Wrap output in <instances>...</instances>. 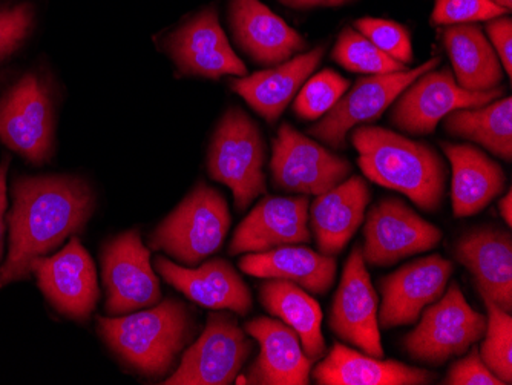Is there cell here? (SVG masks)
<instances>
[{"instance_id": "obj_1", "label": "cell", "mask_w": 512, "mask_h": 385, "mask_svg": "<svg viewBox=\"0 0 512 385\" xmlns=\"http://www.w3.org/2000/svg\"><path fill=\"white\" fill-rule=\"evenodd\" d=\"M96 198L88 183L73 175H22L13 185L8 212L10 247L0 267V289L25 280L31 264L46 257L68 237L83 231Z\"/></svg>"}, {"instance_id": "obj_2", "label": "cell", "mask_w": 512, "mask_h": 385, "mask_svg": "<svg viewBox=\"0 0 512 385\" xmlns=\"http://www.w3.org/2000/svg\"><path fill=\"white\" fill-rule=\"evenodd\" d=\"M352 143L359 168L376 185L407 195L427 212H436L444 203L447 165L427 143L379 126H356Z\"/></svg>"}, {"instance_id": "obj_3", "label": "cell", "mask_w": 512, "mask_h": 385, "mask_svg": "<svg viewBox=\"0 0 512 385\" xmlns=\"http://www.w3.org/2000/svg\"><path fill=\"white\" fill-rule=\"evenodd\" d=\"M106 344L123 361L148 376L168 373L194 332L188 307L181 301L165 300L142 312L117 318H99Z\"/></svg>"}, {"instance_id": "obj_4", "label": "cell", "mask_w": 512, "mask_h": 385, "mask_svg": "<svg viewBox=\"0 0 512 385\" xmlns=\"http://www.w3.org/2000/svg\"><path fill=\"white\" fill-rule=\"evenodd\" d=\"M229 228L226 198L217 189L200 183L158 224L151 235V247L184 266L194 267L223 246Z\"/></svg>"}, {"instance_id": "obj_5", "label": "cell", "mask_w": 512, "mask_h": 385, "mask_svg": "<svg viewBox=\"0 0 512 385\" xmlns=\"http://www.w3.org/2000/svg\"><path fill=\"white\" fill-rule=\"evenodd\" d=\"M266 146L256 123L240 108H230L215 129L207 171L232 191L238 211L266 192Z\"/></svg>"}, {"instance_id": "obj_6", "label": "cell", "mask_w": 512, "mask_h": 385, "mask_svg": "<svg viewBox=\"0 0 512 385\" xmlns=\"http://www.w3.org/2000/svg\"><path fill=\"white\" fill-rule=\"evenodd\" d=\"M486 316L476 312L454 281L436 303L430 304L421 323L405 336V352L414 361L440 366L460 356L483 338Z\"/></svg>"}, {"instance_id": "obj_7", "label": "cell", "mask_w": 512, "mask_h": 385, "mask_svg": "<svg viewBox=\"0 0 512 385\" xmlns=\"http://www.w3.org/2000/svg\"><path fill=\"white\" fill-rule=\"evenodd\" d=\"M54 106L50 88L37 74H23L0 97V142L42 166L54 151Z\"/></svg>"}, {"instance_id": "obj_8", "label": "cell", "mask_w": 512, "mask_h": 385, "mask_svg": "<svg viewBox=\"0 0 512 385\" xmlns=\"http://www.w3.org/2000/svg\"><path fill=\"white\" fill-rule=\"evenodd\" d=\"M252 350V341L240 329L234 316L223 312L211 313L197 343L186 350L177 372L163 384H232Z\"/></svg>"}, {"instance_id": "obj_9", "label": "cell", "mask_w": 512, "mask_h": 385, "mask_svg": "<svg viewBox=\"0 0 512 385\" xmlns=\"http://www.w3.org/2000/svg\"><path fill=\"white\" fill-rule=\"evenodd\" d=\"M439 63V57H434L414 70L361 77L355 86L309 129V134L332 148L341 149L345 145L348 132L356 126L378 120L410 83L437 68Z\"/></svg>"}, {"instance_id": "obj_10", "label": "cell", "mask_w": 512, "mask_h": 385, "mask_svg": "<svg viewBox=\"0 0 512 385\" xmlns=\"http://www.w3.org/2000/svg\"><path fill=\"white\" fill-rule=\"evenodd\" d=\"M503 96V89L485 93H471L457 85L454 74L448 68L428 71L394 100L390 112L391 125L411 135H427L434 132L440 120L450 112L462 108L488 105Z\"/></svg>"}, {"instance_id": "obj_11", "label": "cell", "mask_w": 512, "mask_h": 385, "mask_svg": "<svg viewBox=\"0 0 512 385\" xmlns=\"http://www.w3.org/2000/svg\"><path fill=\"white\" fill-rule=\"evenodd\" d=\"M270 169L279 191L319 195L342 183L352 165L283 123L273 142Z\"/></svg>"}, {"instance_id": "obj_12", "label": "cell", "mask_w": 512, "mask_h": 385, "mask_svg": "<svg viewBox=\"0 0 512 385\" xmlns=\"http://www.w3.org/2000/svg\"><path fill=\"white\" fill-rule=\"evenodd\" d=\"M364 240L365 261L373 266H391L434 249L442 240V232L404 201L385 197L368 212Z\"/></svg>"}, {"instance_id": "obj_13", "label": "cell", "mask_w": 512, "mask_h": 385, "mask_svg": "<svg viewBox=\"0 0 512 385\" xmlns=\"http://www.w3.org/2000/svg\"><path fill=\"white\" fill-rule=\"evenodd\" d=\"M106 312L128 315L158 304L160 283L151 267V255L137 231L114 238L103 252Z\"/></svg>"}, {"instance_id": "obj_14", "label": "cell", "mask_w": 512, "mask_h": 385, "mask_svg": "<svg viewBox=\"0 0 512 385\" xmlns=\"http://www.w3.org/2000/svg\"><path fill=\"white\" fill-rule=\"evenodd\" d=\"M31 274L46 300L69 320H88L99 300L96 267L79 238L71 237L62 251L37 258Z\"/></svg>"}, {"instance_id": "obj_15", "label": "cell", "mask_w": 512, "mask_h": 385, "mask_svg": "<svg viewBox=\"0 0 512 385\" xmlns=\"http://www.w3.org/2000/svg\"><path fill=\"white\" fill-rule=\"evenodd\" d=\"M330 329L365 355L384 358L378 323V295L365 267L362 247L356 246L345 263L341 284L330 310Z\"/></svg>"}, {"instance_id": "obj_16", "label": "cell", "mask_w": 512, "mask_h": 385, "mask_svg": "<svg viewBox=\"0 0 512 385\" xmlns=\"http://www.w3.org/2000/svg\"><path fill=\"white\" fill-rule=\"evenodd\" d=\"M166 50L178 70L186 76L220 79L247 76L243 60L230 47L217 11L207 8L166 39Z\"/></svg>"}, {"instance_id": "obj_17", "label": "cell", "mask_w": 512, "mask_h": 385, "mask_svg": "<svg viewBox=\"0 0 512 385\" xmlns=\"http://www.w3.org/2000/svg\"><path fill=\"white\" fill-rule=\"evenodd\" d=\"M453 274V263L442 255L419 258L382 278V306L378 323L382 329L416 323L422 310L436 303Z\"/></svg>"}, {"instance_id": "obj_18", "label": "cell", "mask_w": 512, "mask_h": 385, "mask_svg": "<svg viewBox=\"0 0 512 385\" xmlns=\"http://www.w3.org/2000/svg\"><path fill=\"white\" fill-rule=\"evenodd\" d=\"M309 198L266 197L235 231L229 254H255L287 244L310 243Z\"/></svg>"}, {"instance_id": "obj_19", "label": "cell", "mask_w": 512, "mask_h": 385, "mask_svg": "<svg viewBox=\"0 0 512 385\" xmlns=\"http://www.w3.org/2000/svg\"><path fill=\"white\" fill-rule=\"evenodd\" d=\"M244 332L260 344V355L250 366L246 384L307 385L315 361L306 355L295 330L283 321L260 316L244 324Z\"/></svg>"}, {"instance_id": "obj_20", "label": "cell", "mask_w": 512, "mask_h": 385, "mask_svg": "<svg viewBox=\"0 0 512 385\" xmlns=\"http://www.w3.org/2000/svg\"><path fill=\"white\" fill-rule=\"evenodd\" d=\"M229 24L238 47L260 65L276 66L306 50L301 34L261 0H232Z\"/></svg>"}, {"instance_id": "obj_21", "label": "cell", "mask_w": 512, "mask_h": 385, "mask_svg": "<svg viewBox=\"0 0 512 385\" xmlns=\"http://www.w3.org/2000/svg\"><path fill=\"white\" fill-rule=\"evenodd\" d=\"M154 266L166 283L200 306L230 310L238 315H247L252 309L249 287L226 260L217 258L197 269H188L168 258L157 257Z\"/></svg>"}, {"instance_id": "obj_22", "label": "cell", "mask_w": 512, "mask_h": 385, "mask_svg": "<svg viewBox=\"0 0 512 385\" xmlns=\"http://www.w3.org/2000/svg\"><path fill=\"white\" fill-rule=\"evenodd\" d=\"M454 257L470 270L480 297L490 298L511 313L512 240L509 232L488 226L465 232L454 247Z\"/></svg>"}, {"instance_id": "obj_23", "label": "cell", "mask_w": 512, "mask_h": 385, "mask_svg": "<svg viewBox=\"0 0 512 385\" xmlns=\"http://www.w3.org/2000/svg\"><path fill=\"white\" fill-rule=\"evenodd\" d=\"M370 197V188L359 175L316 195L310 209V223L322 255L335 257L344 251L364 221Z\"/></svg>"}, {"instance_id": "obj_24", "label": "cell", "mask_w": 512, "mask_h": 385, "mask_svg": "<svg viewBox=\"0 0 512 385\" xmlns=\"http://www.w3.org/2000/svg\"><path fill=\"white\" fill-rule=\"evenodd\" d=\"M313 378L319 385H425L433 384L437 375L336 343L313 370Z\"/></svg>"}, {"instance_id": "obj_25", "label": "cell", "mask_w": 512, "mask_h": 385, "mask_svg": "<svg viewBox=\"0 0 512 385\" xmlns=\"http://www.w3.org/2000/svg\"><path fill=\"white\" fill-rule=\"evenodd\" d=\"M322 56L324 47H318L270 70L238 77L230 82V86L267 122L275 123L302 85L315 73Z\"/></svg>"}, {"instance_id": "obj_26", "label": "cell", "mask_w": 512, "mask_h": 385, "mask_svg": "<svg viewBox=\"0 0 512 385\" xmlns=\"http://www.w3.org/2000/svg\"><path fill=\"white\" fill-rule=\"evenodd\" d=\"M240 269L250 277L292 281L313 295H325L335 284L338 263L335 257L309 247L287 244L247 254L240 260Z\"/></svg>"}, {"instance_id": "obj_27", "label": "cell", "mask_w": 512, "mask_h": 385, "mask_svg": "<svg viewBox=\"0 0 512 385\" xmlns=\"http://www.w3.org/2000/svg\"><path fill=\"white\" fill-rule=\"evenodd\" d=\"M442 148L453 168L454 217L480 214L505 189L506 175L502 166L473 145L444 143Z\"/></svg>"}, {"instance_id": "obj_28", "label": "cell", "mask_w": 512, "mask_h": 385, "mask_svg": "<svg viewBox=\"0 0 512 385\" xmlns=\"http://www.w3.org/2000/svg\"><path fill=\"white\" fill-rule=\"evenodd\" d=\"M442 39L460 88L471 93L499 88L503 79L502 63L482 28L476 24L448 25Z\"/></svg>"}, {"instance_id": "obj_29", "label": "cell", "mask_w": 512, "mask_h": 385, "mask_svg": "<svg viewBox=\"0 0 512 385\" xmlns=\"http://www.w3.org/2000/svg\"><path fill=\"white\" fill-rule=\"evenodd\" d=\"M261 303L270 315L295 330L310 359L322 358L325 339L322 335V310L318 301L292 281L270 278L261 286Z\"/></svg>"}, {"instance_id": "obj_30", "label": "cell", "mask_w": 512, "mask_h": 385, "mask_svg": "<svg viewBox=\"0 0 512 385\" xmlns=\"http://www.w3.org/2000/svg\"><path fill=\"white\" fill-rule=\"evenodd\" d=\"M448 134L479 143L505 162L512 160V99H497L477 108L450 112L444 119Z\"/></svg>"}, {"instance_id": "obj_31", "label": "cell", "mask_w": 512, "mask_h": 385, "mask_svg": "<svg viewBox=\"0 0 512 385\" xmlns=\"http://www.w3.org/2000/svg\"><path fill=\"white\" fill-rule=\"evenodd\" d=\"M332 59L352 73L390 74L407 70L404 63L379 50L375 43L353 28H344L332 51Z\"/></svg>"}, {"instance_id": "obj_32", "label": "cell", "mask_w": 512, "mask_h": 385, "mask_svg": "<svg viewBox=\"0 0 512 385\" xmlns=\"http://www.w3.org/2000/svg\"><path fill=\"white\" fill-rule=\"evenodd\" d=\"M485 303V341L480 347V358L486 367L503 382H512V318L511 313L497 306L490 298L482 297Z\"/></svg>"}, {"instance_id": "obj_33", "label": "cell", "mask_w": 512, "mask_h": 385, "mask_svg": "<svg viewBox=\"0 0 512 385\" xmlns=\"http://www.w3.org/2000/svg\"><path fill=\"white\" fill-rule=\"evenodd\" d=\"M350 82L336 71L324 70L310 76L293 103V111L302 120L324 117L348 91Z\"/></svg>"}, {"instance_id": "obj_34", "label": "cell", "mask_w": 512, "mask_h": 385, "mask_svg": "<svg viewBox=\"0 0 512 385\" xmlns=\"http://www.w3.org/2000/svg\"><path fill=\"white\" fill-rule=\"evenodd\" d=\"M355 27L362 36L367 37L379 50L394 60L404 63L405 66L413 62V45L407 28L391 20L373 17L356 20Z\"/></svg>"}, {"instance_id": "obj_35", "label": "cell", "mask_w": 512, "mask_h": 385, "mask_svg": "<svg viewBox=\"0 0 512 385\" xmlns=\"http://www.w3.org/2000/svg\"><path fill=\"white\" fill-rule=\"evenodd\" d=\"M508 13L505 8L499 7L491 0H436L434 5L433 24L462 25L476 24L482 20L496 19Z\"/></svg>"}, {"instance_id": "obj_36", "label": "cell", "mask_w": 512, "mask_h": 385, "mask_svg": "<svg viewBox=\"0 0 512 385\" xmlns=\"http://www.w3.org/2000/svg\"><path fill=\"white\" fill-rule=\"evenodd\" d=\"M36 11L28 2L0 10V63L13 56L30 36Z\"/></svg>"}, {"instance_id": "obj_37", "label": "cell", "mask_w": 512, "mask_h": 385, "mask_svg": "<svg viewBox=\"0 0 512 385\" xmlns=\"http://www.w3.org/2000/svg\"><path fill=\"white\" fill-rule=\"evenodd\" d=\"M442 384L447 385H503V382L486 367L480 358L479 349L473 347L467 358L459 359L451 366L447 378Z\"/></svg>"}, {"instance_id": "obj_38", "label": "cell", "mask_w": 512, "mask_h": 385, "mask_svg": "<svg viewBox=\"0 0 512 385\" xmlns=\"http://www.w3.org/2000/svg\"><path fill=\"white\" fill-rule=\"evenodd\" d=\"M486 34L493 42L494 51L499 57L506 76H512V20L511 17H496L488 20Z\"/></svg>"}, {"instance_id": "obj_39", "label": "cell", "mask_w": 512, "mask_h": 385, "mask_svg": "<svg viewBox=\"0 0 512 385\" xmlns=\"http://www.w3.org/2000/svg\"><path fill=\"white\" fill-rule=\"evenodd\" d=\"M10 169V158L5 157L0 163V258L4 254V238L7 231V175Z\"/></svg>"}, {"instance_id": "obj_40", "label": "cell", "mask_w": 512, "mask_h": 385, "mask_svg": "<svg viewBox=\"0 0 512 385\" xmlns=\"http://www.w3.org/2000/svg\"><path fill=\"white\" fill-rule=\"evenodd\" d=\"M281 2L293 8H313L339 7V5L348 4L352 0H281Z\"/></svg>"}, {"instance_id": "obj_41", "label": "cell", "mask_w": 512, "mask_h": 385, "mask_svg": "<svg viewBox=\"0 0 512 385\" xmlns=\"http://www.w3.org/2000/svg\"><path fill=\"white\" fill-rule=\"evenodd\" d=\"M499 211L500 215H502L503 220L508 226L512 224V192L511 189H508L505 197L500 198L499 201Z\"/></svg>"}, {"instance_id": "obj_42", "label": "cell", "mask_w": 512, "mask_h": 385, "mask_svg": "<svg viewBox=\"0 0 512 385\" xmlns=\"http://www.w3.org/2000/svg\"><path fill=\"white\" fill-rule=\"evenodd\" d=\"M494 4L499 5V7L505 8L506 11L511 10L512 0H491Z\"/></svg>"}]
</instances>
